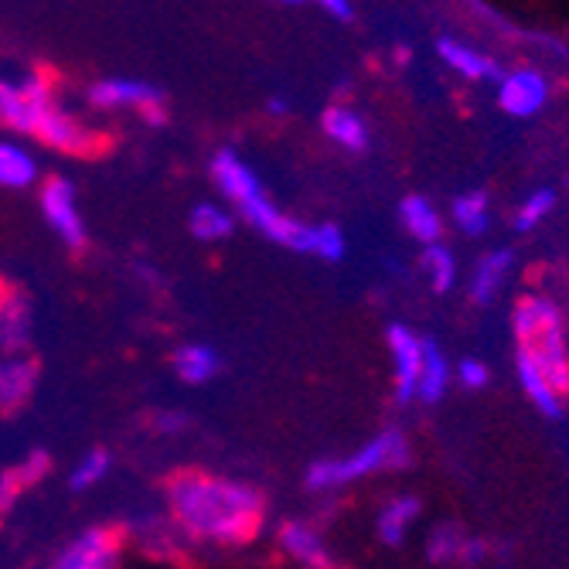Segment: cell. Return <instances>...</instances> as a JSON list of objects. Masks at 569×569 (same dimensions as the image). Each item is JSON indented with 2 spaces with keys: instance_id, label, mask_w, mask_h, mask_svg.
I'll use <instances>...</instances> for the list:
<instances>
[{
  "instance_id": "obj_1",
  "label": "cell",
  "mask_w": 569,
  "mask_h": 569,
  "mask_svg": "<svg viewBox=\"0 0 569 569\" xmlns=\"http://www.w3.org/2000/svg\"><path fill=\"white\" fill-rule=\"evenodd\" d=\"M168 508L191 542L242 546L260 532L267 498L236 478L181 471L168 481Z\"/></svg>"
},
{
  "instance_id": "obj_2",
  "label": "cell",
  "mask_w": 569,
  "mask_h": 569,
  "mask_svg": "<svg viewBox=\"0 0 569 569\" xmlns=\"http://www.w3.org/2000/svg\"><path fill=\"white\" fill-rule=\"evenodd\" d=\"M212 178L219 184V191L236 204L239 216L260 232L270 242L293 249V252H307L318 256L325 263H338L345 260L348 239L335 222H300L293 216H287L280 204L267 194L260 174H256L236 150H219L212 158Z\"/></svg>"
},
{
  "instance_id": "obj_3",
  "label": "cell",
  "mask_w": 569,
  "mask_h": 569,
  "mask_svg": "<svg viewBox=\"0 0 569 569\" xmlns=\"http://www.w3.org/2000/svg\"><path fill=\"white\" fill-rule=\"evenodd\" d=\"M511 335L519 351L552 382V389L569 396V331L562 307L539 290H529L511 307Z\"/></svg>"
},
{
  "instance_id": "obj_4",
  "label": "cell",
  "mask_w": 569,
  "mask_h": 569,
  "mask_svg": "<svg viewBox=\"0 0 569 569\" xmlns=\"http://www.w3.org/2000/svg\"><path fill=\"white\" fill-rule=\"evenodd\" d=\"M409 460H412V450H409L406 433L399 427H389L351 453L321 457L315 463H307L303 485H307V491H318V495L338 491V488H348L355 481H366V478L382 475V471H399Z\"/></svg>"
},
{
  "instance_id": "obj_5",
  "label": "cell",
  "mask_w": 569,
  "mask_h": 569,
  "mask_svg": "<svg viewBox=\"0 0 569 569\" xmlns=\"http://www.w3.org/2000/svg\"><path fill=\"white\" fill-rule=\"evenodd\" d=\"M86 99L96 110H137L150 127H164L168 110H164V96L158 86H150L143 79H99L86 89Z\"/></svg>"
},
{
  "instance_id": "obj_6",
  "label": "cell",
  "mask_w": 569,
  "mask_h": 569,
  "mask_svg": "<svg viewBox=\"0 0 569 569\" xmlns=\"http://www.w3.org/2000/svg\"><path fill=\"white\" fill-rule=\"evenodd\" d=\"M48 76H28V79H0V123L14 133H34L38 120L48 107H56Z\"/></svg>"
},
{
  "instance_id": "obj_7",
  "label": "cell",
  "mask_w": 569,
  "mask_h": 569,
  "mask_svg": "<svg viewBox=\"0 0 569 569\" xmlns=\"http://www.w3.org/2000/svg\"><path fill=\"white\" fill-rule=\"evenodd\" d=\"M495 99L501 113L515 117V120H529V117H539L549 102V79L546 72L532 69V66H519V69H505L501 79L495 82Z\"/></svg>"
},
{
  "instance_id": "obj_8",
  "label": "cell",
  "mask_w": 569,
  "mask_h": 569,
  "mask_svg": "<svg viewBox=\"0 0 569 569\" xmlns=\"http://www.w3.org/2000/svg\"><path fill=\"white\" fill-rule=\"evenodd\" d=\"M423 345L427 338H420L409 325L396 321L386 328V348L392 358V392H396V402L402 406L417 402V386L423 372Z\"/></svg>"
},
{
  "instance_id": "obj_9",
  "label": "cell",
  "mask_w": 569,
  "mask_h": 569,
  "mask_svg": "<svg viewBox=\"0 0 569 569\" xmlns=\"http://www.w3.org/2000/svg\"><path fill=\"white\" fill-rule=\"evenodd\" d=\"M41 212L44 222L51 226L69 249H82L86 246V222L79 212V198H76V184L69 178H48L41 188Z\"/></svg>"
},
{
  "instance_id": "obj_10",
  "label": "cell",
  "mask_w": 569,
  "mask_h": 569,
  "mask_svg": "<svg viewBox=\"0 0 569 569\" xmlns=\"http://www.w3.org/2000/svg\"><path fill=\"white\" fill-rule=\"evenodd\" d=\"M34 140H41L44 147H51V150H62V153H82V158H89V153H96L102 143V140L92 127H86L79 117H72L66 107H48L44 110V117L38 120V127H34V133H31Z\"/></svg>"
},
{
  "instance_id": "obj_11",
  "label": "cell",
  "mask_w": 569,
  "mask_h": 569,
  "mask_svg": "<svg viewBox=\"0 0 569 569\" xmlns=\"http://www.w3.org/2000/svg\"><path fill=\"white\" fill-rule=\"evenodd\" d=\"M277 542H280L283 556H290L303 569H338V559H335L328 539L315 526L290 519V522L280 526Z\"/></svg>"
},
{
  "instance_id": "obj_12",
  "label": "cell",
  "mask_w": 569,
  "mask_h": 569,
  "mask_svg": "<svg viewBox=\"0 0 569 569\" xmlns=\"http://www.w3.org/2000/svg\"><path fill=\"white\" fill-rule=\"evenodd\" d=\"M120 539L110 529H89L62 549L51 569H117Z\"/></svg>"
},
{
  "instance_id": "obj_13",
  "label": "cell",
  "mask_w": 569,
  "mask_h": 569,
  "mask_svg": "<svg viewBox=\"0 0 569 569\" xmlns=\"http://www.w3.org/2000/svg\"><path fill=\"white\" fill-rule=\"evenodd\" d=\"M437 56L453 76L468 79V82H498L501 79V66L460 38H450V34L437 38Z\"/></svg>"
},
{
  "instance_id": "obj_14",
  "label": "cell",
  "mask_w": 569,
  "mask_h": 569,
  "mask_svg": "<svg viewBox=\"0 0 569 569\" xmlns=\"http://www.w3.org/2000/svg\"><path fill=\"white\" fill-rule=\"evenodd\" d=\"M511 270H515V252L511 249L498 246V249L481 252L475 270H471V280H468V297L478 307H491L498 300V293L505 290Z\"/></svg>"
},
{
  "instance_id": "obj_15",
  "label": "cell",
  "mask_w": 569,
  "mask_h": 569,
  "mask_svg": "<svg viewBox=\"0 0 569 569\" xmlns=\"http://www.w3.org/2000/svg\"><path fill=\"white\" fill-rule=\"evenodd\" d=\"M321 130L335 147L351 150V153H366L372 143L366 117H361L355 107H345V102H331V107L321 113Z\"/></svg>"
},
{
  "instance_id": "obj_16",
  "label": "cell",
  "mask_w": 569,
  "mask_h": 569,
  "mask_svg": "<svg viewBox=\"0 0 569 569\" xmlns=\"http://www.w3.org/2000/svg\"><path fill=\"white\" fill-rule=\"evenodd\" d=\"M31 345V303L28 297L8 290L0 297V358L24 355Z\"/></svg>"
},
{
  "instance_id": "obj_17",
  "label": "cell",
  "mask_w": 569,
  "mask_h": 569,
  "mask_svg": "<svg viewBox=\"0 0 569 569\" xmlns=\"http://www.w3.org/2000/svg\"><path fill=\"white\" fill-rule=\"evenodd\" d=\"M420 511H423V505H420L417 495H396V498H389L379 508V515H376V536H379V542L389 546V549H399L406 542L409 529L417 526Z\"/></svg>"
},
{
  "instance_id": "obj_18",
  "label": "cell",
  "mask_w": 569,
  "mask_h": 569,
  "mask_svg": "<svg viewBox=\"0 0 569 569\" xmlns=\"http://www.w3.org/2000/svg\"><path fill=\"white\" fill-rule=\"evenodd\" d=\"M38 386V366L28 355L0 358V412L21 409Z\"/></svg>"
},
{
  "instance_id": "obj_19",
  "label": "cell",
  "mask_w": 569,
  "mask_h": 569,
  "mask_svg": "<svg viewBox=\"0 0 569 569\" xmlns=\"http://www.w3.org/2000/svg\"><path fill=\"white\" fill-rule=\"evenodd\" d=\"M399 222L423 249L443 239V212H437V204L423 194H406L399 201Z\"/></svg>"
},
{
  "instance_id": "obj_20",
  "label": "cell",
  "mask_w": 569,
  "mask_h": 569,
  "mask_svg": "<svg viewBox=\"0 0 569 569\" xmlns=\"http://www.w3.org/2000/svg\"><path fill=\"white\" fill-rule=\"evenodd\" d=\"M171 369H174V376H178L184 386H204V382H212V379L222 372V355H219L212 345L188 341V345L174 348V355H171Z\"/></svg>"
},
{
  "instance_id": "obj_21",
  "label": "cell",
  "mask_w": 569,
  "mask_h": 569,
  "mask_svg": "<svg viewBox=\"0 0 569 569\" xmlns=\"http://www.w3.org/2000/svg\"><path fill=\"white\" fill-rule=\"evenodd\" d=\"M450 222L457 232H463L468 239H481L491 229V198L485 188L475 191H463L453 198L450 204Z\"/></svg>"
},
{
  "instance_id": "obj_22",
  "label": "cell",
  "mask_w": 569,
  "mask_h": 569,
  "mask_svg": "<svg viewBox=\"0 0 569 569\" xmlns=\"http://www.w3.org/2000/svg\"><path fill=\"white\" fill-rule=\"evenodd\" d=\"M515 376H519V386H522L526 399L542 412V417H549V420L562 417V402H566V399L552 389V382L532 366L529 358L515 355Z\"/></svg>"
},
{
  "instance_id": "obj_23",
  "label": "cell",
  "mask_w": 569,
  "mask_h": 569,
  "mask_svg": "<svg viewBox=\"0 0 569 569\" xmlns=\"http://www.w3.org/2000/svg\"><path fill=\"white\" fill-rule=\"evenodd\" d=\"M450 382H453V369H450L447 355L440 351L437 341H427L423 345V372H420V386H417V402L437 406L447 396Z\"/></svg>"
},
{
  "instance_id": "obj_24",
  "label": "cell",
  "mask_w": 569,
  "mask_h": 569,
  "mask_svg": "<svg viewBox=\"0 0 569 569\" xmlns=\"http://www.w3.org/2000/svg\"><path fill=\"white\" fill-rule=\"evenodd\" d=\"M188 229L198 242H222L232 236L236 229V216L219 201H198L191 216H188Z\"/></svg>"
},
{
  "instance_id": "obj_25",
  "label": "cell",
  "mask_w": 569,
  "mask_h": 569,
  "mask_svg": "<svg viewBox=\"0 0 569 569\" xmlns=\"http://www.w3.org/2000/svg\"><path fill=\"white\" fill-rule=\"evenodd\" d=\"M34 181H38V161L21 143L0 140V188L21 191V188H31Z\"/></svg>"
},
{
  "instance_id": "obj_26",
  "label": "cell",
  "mask_w": 569,
  "mask_h": 569,
  "mask_svg": "<svg viewBox=\"0 0 569 569\" xmlns=\"http://www.w3.org/2000/svg\"><path fill=\"white\" fill-rule=\"evenodd\" d=\"M420 270H423V277H427V283H430V290L433 293H450L453 287H457V280H460V267H457V256L443 246V242H437V246H427L423 249V256H420Z\"/></svg>"
},
{
  "instance_id": "obj_27",
  "label": "cell",
  "mask_w": 569,
  "mask_h": 569,
  "mask_svg": "<svg viewBox=\"0 0 569 569\" xmlns=\"http://www.w3.org/2000/svg\"><path fill=\"white\" fill-rule=\"evenodd\" d=\"M471 532H463L460 526L453 522H443V526H433L427 532V559L433 566H453V562H463V546H468Z\"/></svg>"
},
{
  "instance_id": "obj_28",
  "label": "cell",
  "mask_w": 569,
  "mask_h": 569,
  "mask_svg": "<svg viewBox=\"0 0 569 569\" xmlns=\"http://www.w3.org/2000/svg\"><path fill=\"white\" fill-rule=\"evenodd\" d=\"M556 209V191L552 188H536L522 198V204L515 209L511 216V226L515 232H532L536 226H542Z\"/></svg>"
},
{
  "instance_id": "obj_29",
  "label": "cell",
  "mask_w": 569,
  "mask_h": 569,
  "mask_svg": "<svg viewBox=\"0 0 569 569\" xmlns=\"http://www.w3.org/2000/svg\"><path fill=\"white\" fill-rule=\"evenodd\" d=\"M110 468H113V457H110V450H89L76 468H72V475H69V488L72 491H89V488H96L102 478L110 475Z\"/></svg>"
},
{
  "instance_id": "obj_30",
  "label": "cell",
  "mask_w": 569,
  "mask_h": 569,
  "mask_svg": "<svg viewBox=\"0 0 569 569\" xmlns=\"http://www.w3.org/2000/svg\"><path fill=\"white\" fill-rule=\"evenodd\" d=\"M453 379H457L463 389L478 392V389H485V386L491 382V372H488V366H485L481 358H460V361H457V369H453Z\"/></svg>"
},
{
  "instance_id": "obj_31",
  "label": "cell",
  "mask_w": 569,
  "mask_h": 569,
  "mask_svg": "<svg viewBox=\"0 0 569 569\" xmlns=\"http://www.w3.org/2000/svg\"><path fill=\"white\" fill-rule=\"evenodd\" d=\"M321 11L328 18H335L338 24H355V18H358V8L351 4V0H325Z\"/></svg>"
},
{
  "instance_id": "obj_32",
  "label": "cell",
  "mask_w": 569,
  "mask_h": 569,
  "mask_svg": "<svg viewBox=\"0 0 569 569\" xmlns=\"http://www.w3.org/2000/svg\"><path fill=\"white\" fill-rule=\"evenodd\" d=\"M153 427L161 433H181L188 427V417L184 412H161V417H153Z\"/></svg>"
},
{
  "instance_id": "obj_33",
  "label": "cell",
  "mask_w": 569,
  "mask_h": 569,
  "mask_svg": "<svg viewBox=\"0 0 569 569\" xmlns=\"http://www.w3.org/2000/svg\"><path fill=\"white\" fill-rule=\"evenodd\" d=\"M267 110H270L273 117H287V113H290V102H287L283 96H273V99L267 102Z\"/></svg>"
},
{
  "instance_id": "obj_34",
  "label": "cell",
  "mask_w": 569,
  "mask_h": 569,
  "mask_svg": "<svg viewBox=\"0 0 569 569\" xmlns=\"http://www.w3.org/2000/svg\"><path fill=\"white\" fill-rule=\"evenodd\" d=\"M392 62H396V66H409V62H412V48H409V44H396V48H392Z\"/></svg>"
},
{
  "instance_id": "obj_35",
  "label": "cell",
  "mask_w": 569,
  "mask_h": 569,
  "mask_svg": "<svg viewBox=\"0 0 569 569\" xmlns=\"http://www.w3.org/2000/svg\"><path fill=\"white\" fill-rule=\"evenodd\" d=\"M0 297H4V287H0Z\"/></svg>"
}]
</instances>
